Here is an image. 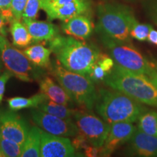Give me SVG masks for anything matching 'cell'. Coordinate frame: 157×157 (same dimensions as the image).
<instances>
[{
	"mask_svg": "<svg viewBox=\"0 0 157 157\" xmlns=\"http://www.w3.org/2000/svg\"><path fill=\"white\" fill-rule=\"evenodd\" d=\"M40 152L41 157H73L82 154L76 152L69 138L52 135L42 129Z\"/></svg>",
	"mask_w": 157,
	"mask_h": 157,
	"instance_id": "7c38bea8",
	"label": "cell"
},
{
	"mask_svg": "<svg viewBox=\"0 0 157 157\" xmlns=\"http://www.w3.org/2000/svg\"><path fill=\"white\" fill-rule=\"evenodd\" d=\"M103 82L108 87L126 94L135 101L157 108V87L146 75L115 63Z\"/></svg>",
	"mask_w": 157,
	"mask_h": 157,
	"instance_id": "3957f363",
	"label": "cell"
},
{
	"mask_svg": "<svg viewBox=\"0 0 157 157\" xmlns=\"http://www.w3.org/2000/svg\"><path fill=\"white\" fill-rule=\"evenodd\" d=\"M107 75L108 74L103 69V68L97 62H95L92 66L87 77L93 82H98L103 81Z\"/></svg>",
	"mask_w": 157,
	"mask_h": 157,
	"instance_id": "4316f807",
	"label": "cell"
},
{
	"mask_svg": "<svg viewBox=\"0 0 157 157\" xmlns=\"http://www.w3.org/2000/svg\"><path fill=\"white\" fill-rule=\"evenodd\" d=\"M154 66H155V67H156V68H157V62L155 63V64H154Z\"/></svg>",
	"mask_w": 157,
	"mask_h": 157,
	"instance_id": "74e56055",
	"label": "cell"
},
{
	"mask_svg": "<svg viewBox=\"0 0 157 157\" xmlns=\"http://www.w3.org/2000/svg\"><path fill=\"white\" fill-rule=\"evenodd\" d=\"M96 62L103 68V69L108 74L111 71V70H112V68L115 65V62L113 61V60L111 57L109 56H106V55H104L103 53L100 55L99 58H98Z\"/></svg>",
	"mask_w": 157,
	"mask_h": 157,
	"instance_id": "f546056e",
	"label": "cell"
},
{
	"mask_svg": "<svg viewBox=\"0 0 157 157\" xmlns=\"http://www.w3.org/2000/svg\"><path fill=\"white\" fill-rule=\"evenodd\" d=\"M73 119L78 132L87 139L91 146L98 148L103 146L111 124L102 118L82 110H76Z\"/></svg>",
	"mask_w": 157,
	"mask_h": 157,
	"instance_id": "ba28073f",
	"label": "cell"
},
{
	"mask_svg": "<svg viewBox=\"0 0 157 157\" xmlns=\"http://www.w3.org/2000/svg\"><path fill=\"white\" fill-rule=\"evenodd\" d=\"M22 151V145L0 135V157L21 156Z\"/></svg>",
	"mask_w": 157,
	"mask_h": 157,
	"instance_id": "cb8c5ba5",
	"label": "cell"
},
{
	"mask_svg": "<svg viewBox=\"0 0 157 157\" xmlns=\"http://www.w3.org/2000/svg\"><path fill=\"white\" fill-rule=\"evenodd\" d=\"M95 109L98 114L109 124L120 121L135 122L148 109L143 103L113 89L98 91Z\"/></svg>",
	"mask_w": 157,
	"mask_h": 157,
	"instance_id": "7a4b0ae2",
	"label": "cell"
},
{
	"mask_svg": "<svg viewBox=\"0 0 157 157\" xmlns=\"http://www.w3.org/2000/svg\"><path fill=\"white\" fill-rule=\"evenodd\" d=\"M48 99L42 93H37L31 98L14 97L7 100L8 107L10 110L17 111L25 109H36L40 103Z\"/></svg>",
	"mask_w": 157,
	"mask_h": 157,
	"instance_id": "44dd1931",
	"label": "cell"
},
{
	"mask_svg": "<svg viewBox=\"0 0 157 157\" xmlns=\"http://www.w3.org/2000/svg\"><path fill=\"white\" fill-rule=\"evenodd\" d=\"M9 23L7 20L2 15L0 14V34L6 36V25Z\"/></svg>",
	"mask_w": 157,
	"mask_h": 157,
	"instance_id": "e575fe53",
	"label": "cell"
},
{
	"mask_svg": "<svg viewBox=\"0 0 157 157\" xmlns=\"http://www.w3.org/2000/svg\"><path fill=\"white\" fill-rule=\"evenodd\" d=\"M149 14L155 24L157 25V2L153 3L149 7Z\"/></svg>",
	"mask_w": 157,
	"mask_h": 157,
	"instance_id": "d6a6232c",
	"label": "cell"
},
{
	"mask_svg": "<svg viewBox=\"0 0 157 157\" xmlns=\"http://www.w3.org/2000/svg\"><path fill=\"white\" fill-rule=\"evenodd\" d=\"M27 0H12L11 7L13 16L15 20L21 21Z\"/></svg>",
	"mask_w": 157,
	"mask_h": 157,
	"instance_id": "83f0119b",
	"label": "cell"
},
{
	"mask_svg": "<svg viewBox=\"0 0 157 157\" xmlns=\"http://www.w3.org/2000/svg\"><path fill=\"white\" fill-rule=\"evenodd\" d=\"M96 32L101 36L132 43L130 29L134 14L127 6L119 4L103 3L98 6Z\"/></svg>",
	"mask_w": 157,
	"mask_h": 157,
	"instance_id": "277c9868",
	"label": "cell"
},
{
	"mask_svg": "<svg viewBox=\"0 0 157 157\" xmlns=\"http://www.w3.org/2000/svg\"><path fill=\"white\" fill-rule=\"evenodd\" d=\"M3 69H4V64L2 61L1 58H0V75L3 73Z\"/></svg>",
	"mask_w": 157,
	"mask_h": 157,
	"instance_id": "8d00e7d4",
	"label": "cell"
},
{
	"mask_svg": "<svg viewBox=\"0 0 157 157\" xmlns=\"http://www.w3.org/2000/svg\"><path fill=\"white\" fill-rule=\"evenodd\" d=\"M147 40L151 44L157 45V30L153 28L149 32Z\"/></svg>",
	"mask_w": 157,
	"mask_h": 157,
	"instance_id": "836d02e7",
	"label": "cell"
},
{
	"mask_svg": "<svg viewBox=\"0 0 157 157\" xmlns=\"http://www.w3.org/2000/svg\"><path fill=\"white\" fill-rule=\"evenodd\" d=\"M137 121L139 129L157 137V111L148 109L139 117Z\"/></svg>",
	"mask_w": 157,
	"mask_h": 157,
	"instance_id": "603a6c76",
	"label": "cell"
},
{
	"mask_svg": "<svg viewBox=\"0 0 157 157\" xmlns=\"http://www.w3.org/2000/svg\"><path fill=\"white\" fill-rule=\"evenodd\" d=\"M12 76H13V74L7 69L4 71L3 73L0 75V103L3 101L6 84H7V82L9 81V79Z\"/></svg>",
	"mask_w": 157,
	"mask_h": 157,
	"instance_id": "1f68e13d",
	"label": "cell"
},
{
	"mask_svg": "<svg viewBox=\"0 0 157 157\" xmlns=\"http://www.w3.org/2000/svg\"><path fill=\"white\" fill-rule=\"evenodd\" d=\"M31 117L39 128L52 135L63 137H75L79 132L74 119H63L50 114L39 109L31 111Z\"/></svg>",
	"mask_w": 157,
	"mask_h": 157,
	"instance_id": "30bf717a",
	"label": "cell"
},
{
	"mask_svg": "<svg viewBox=\"0 0 157 157\" xmlns=\"http://www.w3.org/2000/svg\"><path fill=\"white\" fill-rule=\"evenodd\" d=\"M11 4L12 0H0V14L7 20L9 23L15 20L12 12Z\"/></svg>",
	"mask_w": 157,
	"mask_h": 157,
	"instance_id": "f1b7e54d",
	"label": "cell"
},
{
	"mask_svg": "<svg viewBox=\"0 0 157 157\" xmlns=\"http://www.w3.org/2000/svg\"><path fill=\"white\" fill-rule=\"evenodd\" d=\"M50 71L65 90L74 103L88 111L95 108L97 90L94 82L87 76L70 71L59 62L51 63Z\"/></svg>",
	"mask_w": 157,
	"mask_h": 157,
	"instance_id": "5b68a950",
	"label": "cell"
},
{
	"mask_svg": "<svg viewBox=\"0 0 157 157\" xmlns=\"http://www.w3.org/2000/svg\"><path fill=\"white\" fill-rule=\"evenodd\" d=\"M129 151L138 156L157 157V137L146 134L137 127L129 141Z\"/></svg>",
	"mask_w": 157,
	"mask_h": 157,
	"instance_id": "5bb4252c",
	"label": "cell"
},
{
	"mask_svg": "<svg viewBox=\"0 0 157 157\" xmlns=\"http://www.w3.org/2000/svg\"><path fill=\"white\" fill-rule=\"evenodd\" d=\"M0 58L6 69L21 81L31 82L44 75L42 68L33 64L24 52L15 48L2 34H0Z\"/></svg>",
	"mask_w": 157,
	"mask_h": 157,
	"instance_id": "52a82bcc",
	"label": "cell"
},
{
	"mask_svg": "<svg viewBox=\"0 0 157 157\" xmlns=\"http://www.w3.org/2000/svg\"><path fill=\"white\" fill-rule=\"evenodd\" d=\"M41 132L38 126L31 127L23 146L21 157L41 156Z\"/></svg>",
	"mask_w": 157,
	"mask_h": 157,
	"instance_id": "ac0fdd59",
	"label": "cell"
},
{
	"mask_svg": "<svg viewBox=\"0 0 157 157\" xmlns=\"http://www.w3.org/2000/svg\"><path fill=\"white\" fill-rule=\"evenodd\" d=\"M31 127L13 110L0 111V135L23 146Z\"/></svg>",
	"mask_w": 157,
	"mask_h": 157,
	"instance_id": "8fae6325",
	"label": "cell"
},
{
	"mask_svg": "<svg viewBox=\"0 0 157 157\" xmlns=\"http://www.w3.org/2000/svg\"><path fill=\"white\" fill-rule=\"evenodd\" d=\"M41 111L63 119H73L74 113L76 109H71V107L59 104L46 99L37 107Z\"/></svg>",
	"mask_w": 157,
	"mask_h": 157,
	"instance_id": "7402d4cb",
	"label": "cell"
},
{
	"mask_svg": "<svg viewBox=\"0 0 157 157\" xmlns=\"http://www.w3.org/2000/svg\"><path fill=\"white\" fill-rule=\"evenodd\" d=\"M40 8L48 21H63L78 15H87L91 2L90 0H40Z\"/></svg>",
	"mask_w": 157,
	"mask_h": 157,
	"instance_id": "9c48e42d",
	"label": "cell"
},
{
	"mask_svg": "<svg viewBox=\"0 0 157 157\" xmlns=\"http://www.w3.org/2000/svg\"><path fill=\"white\" fill-rule=\"evenodd\" d=\"M147 76H148L149 79H150L151 81L154 84V85L157 87V68L155 67L154 65L153 69L151 71L150 73L147 75Z\"/></svg>",
	"mask_w": 157,
	"mask_h": 157,
	"instance_id": "d590c367",
	"label": "cell"
},
{
	"mask_svg": "<svg viewBox=\"0 0 157 157\" xmlns=\"http://www.w3.org/2000/svg\"><path fill=\"white\" fill-rule=\"evenodd\" d=\"M39 80L41 93L46 95L48 99L68 107L74 105V101L63 88L59 84L55 82L50 76L43 75Z\"/></svg>",
	"mask_w": 157,
	"mask_h": 157,
	"instance_id": "2e32d148",
	"label": "cell"
},
{
	"mask_svg": "<svg viewBox=\"0 0 157 157\" xmlns=\"http://www.w3.org/2000/svg\"><path fill=\"white\" fill-rule=\"evenodd\" d=\"M99 37L109 56L121 67L146 76L154 68V64L151 63L132 43L119 42L101 35Z\"/></svg>",
	"mask_w": 157,
	"mask_h": 157,
	"instance_id": "8992f818",
	"label": "cell"
},
{
	"mask_svg": "<svg viewBox=\"0 0 157 157\" xmlns=\"http://www.w3.org/2000/svg\"><path fill=\"white\" fill-rule=\"evenodd\" d=\"M137 129V127L129 121L111 124L109 134L101 147V156H110L117 148L129 142Z\"/></svg>",
	"mask_w": 157,
	"mask_h": 157,
	"instance_id": "4fadbf2b",
	"label": "cell"
},
{
	"mask_svg": "<svg viewBox=\"0 0 157 157\" xmlns=\"http://www.w3.org/2000/svg\"><path fill=\"white\" fill-rule=\"evenodd\" d=\"M10 31L13 38V44L16 48H25L32 42L28 29L21 21L15 19L12 21Z\"/></svg>",
	"mask_w": 157,
	"mask_h": 157,
	"instance_id": "ffe728a7",
	"label": "cell"
},
{
	"mask_svg": "<svg viewBox=\"0 0 157 157\" xmlns=\"http://www.w3.org/2000/svg\"><path fill=\"white\" fill-rule=\"evenodd\" d=\"M61 28L68 36L84 40L93 33V25L87 15H78L62 21Z\"/></svg>",
	"mask_w": 157,
	"mask_h": 157,
	"instance_id": "9a60e30c",
	"label": "cell"
},
{
	"mask_svg": "<svg viewBox=\"0 0 157 157\" xmlns=\"http://www.w3.org/2000/svg\"><path fill=\"white\" fill-rule=\"evenodd\" d=\"M23 23L35 42H49L60 34L58 27L50 21H37L36 20L23 19Z\"/></svg>",
	"mask_w": 157,
	"mask_h": 157,
	"instance_id": "e0dca14e",
	"label": "cell"
},
{
	"mask_svg": "<svg viewBox=\"0 0 157 157\" xmlns=\"http://www.w3.org/2000/svg\"><path fill=\"white\" fill-rule=\"evenodd\" d=\"M23 52L35 66L42 68L50 67V55L52 52L49 48H45L42 44H34L27 48Z\"/></svg>",
	"mask_w": 157,
	"mask_h": 157,
	"instance_id": "d6986e66",
	"label": "cell"
},
{
	"mask_svg": "<svg viewBox=\"0 0 157 157\" xmlns=\"http://www.w3.org/2000/svg\"><path fill=\"white\" fill-rule=\"evenodd\" d=\"M74 137V138L71 141V143L76 151H78L81 150L84 151V149L87 148L88 146H90V144L87 140V139L83 135L80 134V133H78L77 135H76Z\"/></svg>",
	"mask_w": 157,
	"mask_h": 157,
	"instance_id": "4dcf8cb0",
	"label": "cell"
},
{
	"mask_svg": "<svg viewBox=\"0 0 157 157\" xmlns=\"http://www.w3.org/2000/svg\"><path fill=\"white\" fill-rule=\"evenodd\" d=\"M40 9V0H27L23 10L22 20H35Z\"/></svg>",
	"mask_w": 157,
	"mask_h": 157,
	"instance_id": "484cf974",
	"label": "cell"
},
{
	"mask_svg": "<svg viewBox=\"0 0 157 157\" xmlns=\"http://www.w3.org/2000/svg\"><path fill=\"white\" fill-rule=\"evenodd\" d=\"M48 43L62 66L86 76L101 54L95 45L70 36L58 34Z\"/></svg>",
	"mask_w": 157,
	"mask_h": 157,
	"instance_id": "6da1fadb",
	"label": "cell"
},
{
	"mask_svg": "<svg viewBox=\"0 0 157 157\" xmlns=\"http://www.w3.org/2000/svg\"><path fill=\"white\" fill-rule=\"evenodd\" d=\"M153 29L152 25L146 23H140L136 18L132 21L130 29V36L138 41H146L148 38L150 31Z\"/></svg>",
	"mask_w": 157,
	"mask_h": 157,
	"instance_id": "d4e9b609",
	"label": "cell"
}]
</instances>
